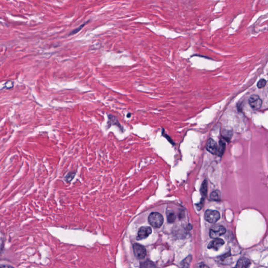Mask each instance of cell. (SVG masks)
I'll return each mask as SVG.
<instances>
[{"label":"cell","instance_id":"12","mask_svg":"<svg viewBox=\"0 0 268 268\" xmlns=\"http://www.w3.org/2000/svg\"><path fill=\"white\" fill-rule=\"evenodd\" d=\"M210 199L211 200L218 201L220 199V195L218 194V192L215 191L210 194Z\"/></svg>","mask_w":268,"mask_h":268},{"label":"cell","instance_id":"16","mask_svg":"<svg viewBox=\"0 0 268 268\" xmlns=\"http://www.w3.org/2000/svg\"><path fill=\"white\" fill-rule=\"evenodd\" d=\"M225 144L223 142L222 143H220V147L218 149V152L222 154L224 151V150H225Z\"/></svg>","mask_w":268,"mask_h":268},{"label":"cell","instance_id":"20","mask_svg":"<svg viewBox=\"0 0 268 268\" xmlns=\"http://www.w3.org/2000/svg\"></svg>","mask_w":268,"mask_h":268},{"label":"cell","instance_id":"15","mask_svg":"<svg viewBox=\"0 0 268 268\" xmlns=\"http://www.w3.org/2000/svg\"><path fill=\"white\" fill-rule=\"evenodd\" d=\"M201 192L202 193V195H206L207 192V184L206 182H204L202 185V188Z\"/></svg>","mask_w":268,"mask_h":268},{"label":"cell","instance_id":"6","mask_svg":"<svg viewBox=\"0 0 268 268\" xmlns=\"http://www.w3.org/2000/svg\"><path fill=\"white\" fill-rule=\"evenodd\" d=\"M152 232V229L150 227L143 226L139 228L138 230L137 240H142L148 237Z\"/></svg>","mask_w":268,"mask_h":268},{"label":"cell","instance_id":"18","mask_svg":"<svg viewBox=\"0 0 268 268\" xmlns=\"http://www.w3.org/2000/svg\"><path fill=\"white\" fill-rule=\"evenodd\" d=\"M0 268H14L13 266H9V265H3L0 266Z\"/></svg>","mask_w":268,"mask_h":268},{"label":"cell","instance_id":"13","mask_svg":"<svg viewBox=\"0 0 268 268\" xmlns=\"http://www.w3.org/2000/svg\"><path fill=\"white\" fill-rule=\"evenodd\" d=\"M266 80L264 79H261V80H259V81H258V83H257V87H258L259 89H262L263 88H264V87L266 86Z\"/></svg>","mask_w":268,"mask_h":268},{"label":"cell","instance_id":"19","mask_svg":"<svg viewBox=\"0 0 268 268\" xmlns=\"http://www.w3.org/2000/svg\"><path fill=\"white\" fill-rule=\"evenodd\" d=\"M198 268H208L207 266L204 265V264H201L200 265V266H198Z\"/></svg>","mask_w":268,"mask_h":268},{"label":"cell","instance_id":"10","mask_svg":"<svg viewBox=\"0 0 268 268\" xmlns=\"http://www.w3.org/2000/svg\"><path fill=\"white\" fill-rule=\"evenodd\" d=\"M176 215L173 211H168L167 212V220L168 222L170 223L174 222L176 220Z\"/></svg>","mask_w":268,"mask_h":268},{"label":"cell","instance_id":"2","mask_svg":"<svg viewBox=\"0 0 268 268\" xmlns=\"http://www.w3.org/2000/svg\"><path fill=\"white\" fill-rule=\"evenodd\" d=\"M262 99L257 94H253L248 99V103L250 107L254 110H259L262 105Z\"/></svg>","mask_w":268,"mask_h":268},{"label":"cell","instance_id":"11","mask_svg":"<svg viewBox=\"0 0 268 268\" xmlns=\"http://www.w3.org/2000/svg\"><path fill=\"white\" fill-rule=\"evenodd\" d=\"M156 266L154 263L149 261H147L141 264L140 268H155Z\"/></svg>","mask_w":268,"mask_h":268},{"label":"cell","instance_id":"3","mask_svg":"<svg viewBox=\"0 0 268 268\" xmlns=\"http://www.w3.org/2000/svg\"><path fill=\"white\" fill-rule=\"evenodd\" d=\"M220 217V213L217 210H207L205 213V220L210 223H215L217 222Z\"/></svg>","mask_w":268,"mask_h":268},{"label":"cell","instance_id":"7","mask_svg":"<svg viewBox=\"0 0 268 268\" xmlns=\"http://www.w3.org/2000/svg\"><path fill=\"white\" fill-rule=\"evenodd\" d=\"M224 244V240L220 238H215L210 242L208 244V249H212L215 250H218Z\"/></svg>","mask_w":268,"mask_h":268},{"label":"cell","instance_id":"5","mask_svg":"<svg viewBox=\"0 0 268 268\" xmlns=\"http://www.w3.org/2000/svg\"><path fill=\"white\" fill-rule=\"evenodd\" d=\"M133 250L136 258L138 259H142L146 257V250L142 245L135 244L133 245Z\"/></svg>","mask_w":268,"mask_h":268},{"label":"cell","instance_id":"8","mask_svg":"<svg viewBox=\"0 0 268 268\" xmlns=\"http://www.w3.org/2000/svg\"><path fill=\"white\" fill-rule=\"evenodd\" d=\"M206 149L208 151L212 154H215L218 152L217 144L212 139H210L208 140L206 145Z\"/></svg>","mask_w":268,"mask_h":268},{"label":"cell","instance_id":"9","mask_svg":"<svg viewBox=\"0 0 268 268\" xmlns=\"http://www.w3.org/2000/svg\"><path fill=\"white\" fill-rule=\"evenodd\" d=\"M251 265L250 260L247 258H240L236 264V268H249Z\"/></svg>","mask_w":268,"mask_h":268},{"label":"cell","instance_id":"17","mask_svg":"<svg viewBox=\"0 0 268 268\" xmlns=\"http://www.w3.org/2000/svg\"><path fill=\"white\" fill-rule=\"evenodd\" d=\"M3 248V242L2 239L0 238V251H2Z\"/></svg>","mask_w":268,"mask_h":268},{"label":"cell","instance_id":"4","mask_svg":"<svg viewBox=\"0 0 268 268\" xmlns=\"http://www.w3.org/2000/svg\"><path fill=\"white\" fill-rule=\"evenodd\" d=\"M226 229L224 227L220 225H215L211 227L210 230V238H218V237L222 236L226 232Z\"/></svg>","mask_w":268,"mask_h":268},{"label":"cell","instance_id":"1","mask_svg":"<svg viewBox=\"0 0 268 268\" xmlns=\"http://www.w3.org/2000/svg\"><path fill=\"white\" fill-rule=\"evenodd\" d=\"M149 224L155 228H159L164 223V218L161 214L157 212L151 213L148 217Z\"/></svg>","mask_w":268,"mask_h":268},{"label":"cell","instance_id":"14","mask_svg":"<svg viewBox=\"0 0 268 268\" xmlns=\"http://www.w3.org/2000/svg\"><path fill=\"white\" fill-rule=\"evenodd\" d=\"M88 23V22L84 23L82 24V25H81L80 26H79L78 28H76V29H74V30H72V32L70 33L69 35H71L76 34L77 33L80 32V30H81L82 28L84 27V26H85Z\"/></svg>","mask_w":268,"mask_h":268}]
</instances>
